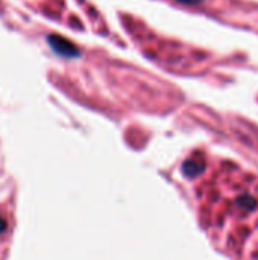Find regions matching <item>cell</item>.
<instances>
[{"instance_id":"cell-1","label":"cell","mask_w":258,"mask_h":260,"mask_svg":"<svg viewBox=\"0 0 258 260\" xmlns=\"http://www.w3.org/2000/svg\"><path fill=\"white\" fill-rule=\"evenodd\" d=\"M207 225L234 260H258V177L220 161L207 187Z\"/></svg>"},{"instance_id":"cell-2","label":"cell","mask_w":258,"mask_h":260,"mask_svg":"<svg viewBox=\"0 0 258 260\" xmlns=\"http://www.w3.org/2000/svg\"><path fill=\"white\" fill-rule=\"evenodd\" d=\"M47 43L50 44L52 50L56 52L58 55L64 56V58H75L79 55V50L76 49V46L73 43H70L68 40L58 37V35H49Z\"/></svg>"},{"instance_id":"cell-3","label":"cell","mask_w":258,"mask_h":260,"mask_svg":"<svg viewBox=\"0 0 258 260\" xmlns=\"http://www.w3.org/2000/svg\"><path fill=\"white\" fill-rule=\"evenodd\" d=\"M6 229H8V222H6V219L0 215V235H3V233L6 232Z\"/></svg>"},{"instance_id":"cell-4","label":"cell","mask_w":258,"mask_h":260,"mask_svg":"<svg viewBox=\"0 0 258 260\" xmlns=\"http://www.w3.org/2000/svg\"><path fill=\"white\" fill-rule=\"evenodd\" d=\"M179 2H182V3H198L201 0H179Z\"/></svg>"}]
</instances>
